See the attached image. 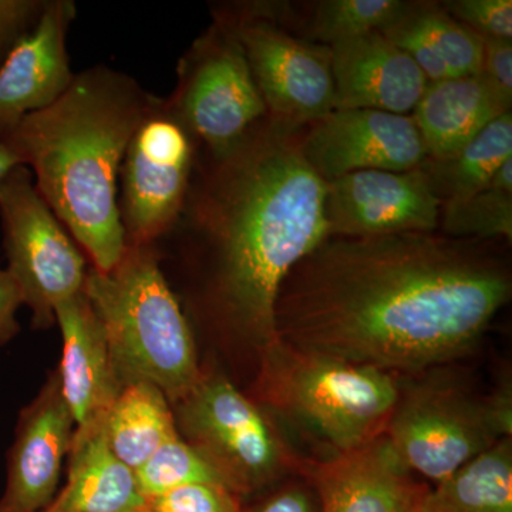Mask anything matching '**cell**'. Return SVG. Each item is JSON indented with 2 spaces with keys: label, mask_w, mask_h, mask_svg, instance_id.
<instances>
[{
  "label": "cell",
  "mask_w": 512,
  "mask_h": 512,
  "mask_svg": "<svg viewBox=\"0 0 512 512\" xmlns=\"http://www.w3.org/2000/svg\"><path fill=\"white\" fill-rule=\"evenodd\" d=\"M0 224L8 272L35 329L52 328L57 305L82 291L86 258L19 165L0 184Z\"/></svg>",
  "instance_id": "cell-8"
},
{
  "label": "cell",
  "mask_w": 512,
  "mask_h": 512,
  "mask_svg": "<svg viewBox=\"0 0 512 512\" xmlns=\"http://www.w3.org/2000/svg\"><path fill=\"white\" fill-rule=\"evenodd\" d=\"M399 394L383 436L404 467L439 484L505 437H512L511 383L483 396L439 367L417 373Z\"/></svg>",
  "instance_id": "cell-6"
},
{
  "label": "cell",
  "mask_w": 512,
  "mask_h": 512,
  "mask_svg": "<svg viewBox=\"0 0 512 512\" xmlns=\"http://www.w3.org/2000/svg\"><path fill=\"white\" fill-rule=\"evenodd\" d=\"M299 476L315 487L322 512H414L429 491L414 481L383 434L326 460L303 458Z\"/></svg>",
  "instance_id": "cell-15"
},
{
  "label": "cell",
  "mask_w": 512,
  "mask_h": 512,
  "mask_svg": "<svg viewBox=\"0 0 512 512\" xmlns=\"http://www.w3.org/2000/svg\"><path fill=\"white\" fill-rule=\"evenodd\" d=\"M505 109L480 74L458 76L427 84L412 119L419 130L427 160L443 161Z\"/></svg>",
  "instance_id": "cell-20"
},
{
  "label": "cell",
  "mask_w": 512,
  "mask_h": 512,
  "mask_svg": "<svg viewBox=\"0 0 512 512\" xmlns=\"http://www.w3.org/2000/svg\"><path fill=\"white\" fill-rule=\"evenodd\" d=\"M134 473L146 500L188 484H218L229 488L220 471L181 436L165 443Z\"/></svg>",
  "instance_id": "cell-26"
},
{
  "label": "cell",
  "mask_w": 512,
  "mask_h": 512,
  "mask_svg": "<svg viewBox=\"0 0 512 512\" xmlns=\"http://www.w3.org/2000/svg\"><path fill=\"white\" fill-rule=\"evenodd\" d=\"M306 127L266 116L224 153L200 150L180 217L160 241L201 266L208 318L258 353L278 340L286 275L329 237L325 183L303 157Z\"/></svg>",
  "instance_id": "cell-2"
},
{
  "label": "cell",
  "mask_w": 512,
  "mask_h": 512,
  "mask_svg": "<svg viewBox=\"0 0 512 512\" xmlns=\"http://www.w3.org/2000/svg\"><path fill=\"white\" fill-rule=\"evenodd\" d=\"M19 165L22 164L19 163L18 158L13 156L9 148L0 141V184H2L3 180H5L16 167H19Z\"/></svg>",
  "instance_id": "cell-34"
},
{
  "label": "cell",
  "mask_w": 512,
  "mask_h": 512,
  "mask_svg": "<svg viewBox=\"0 0 512 512\" xmlns=\"http://www.w3.org/2000/svg\"><path fill=\"white\" fill-rule=\"evenodd\" d=\"M299 477L274 485L245 512H322L315 487L305 477Z\"/></svg>",
  "instance_id": "cell-31"
},
{
  "label": "cell",
  "mask_w": 512,
  "mask_h": 512,
  "mask_svg": "<svg viewBox=\"0 0 512 512\" xmlns=\"http://www.w3.org/2000/svg\"><path fill=\"white\" fill-rule=\"evenodd\" d=\"M72 0H46L39 22L0 66V140L30 114L52 106L73 82L67 35Z\"/></svg>",
  "instance_id": "cell-16"
},
{
  "label": "cell",
  "mask_w": 512,
  "mask_h": 512,
  "mask_svg": "<svg viewBox=\"0 0 512 512\" xmlns=\"http://www.w3.org/2000/svg\"><path fill=\"white\" fill-rule=\"evenodd\" d=\"M67 460V483L47 511H147L136 473L113 453L107 441L106 417L89 426L76 427Z\"/></svg>",
  "instance_id": "cell-19"
},
{
  "label": "cell",
  "mask_w": 512,
  "mask_h": 512,
  "mask_svg": "<svg viewBox=\"0 0 512 512\" xmlns=\"http://www.w3.org/2000/svg\"><path fill=\"white\" fill-rule=\"evenodd\" d=\"M215 19L242 46L269 117L306 127L335 110L329 49L289 35L252 6H221Z\"/></svg>",
  "instance_id": "cell-11"
},
{
  "label": "cell",
  "mask_w": 512,
  "mask_h": 512,
  "mask_svg": "<svg viewBox=\"0 0 512 512\" xmlns=\"http://www.w3.org/2000/svg\"><path fill=\"white\" fill-rule=\"evenodd\" d=\"M106 436L113 453L136 471L181 434L167 396L140 380L121 387L106 416Z\"/></svg>",
  "instance_id": "cell-21"
},
{
  "label": "cell",
  "mask_w": 512,
  "mask_h": 512,
  "mask_svg": "<svg viewBox=\"0 0 512 512\" xmlns=\"http://www.w3.org/2000/svg\"><path fill=\"white\" fill-rule=\"evenodd\" d=\"M174 406L185 441L220 471L239 497L301 474L303 458L289 446L274 416L221 373L202 372Z\"/></svg>",
  "instance_id": "cell-7"
},
{
  "label": "cell",
  "mask_w": 512,
  "mask_h": 512,
  "mask_svg": "<svg viewBox=\"0 0 512 512\" xmlns=\"http://www.w3.org/2000/svg\"><path fill=\"white\" fill-rule=\"evenodd\" d=\"M302 151L323 183L357 171L402 173L427 160L412 116L367 109H335L309 124Z\"/></svg>",
  "instance_id": "cell-13"
},
{
  "label": "cell",
  "mask_w": 512,
  "mask_h": 512,
  "mask_svg": "<svg viewBox=\"0 0 512 512\" xmlns=\"http://www.w3.org/2000/svg\"><path fill=\"white\" fill-rule=\"evenodd\" d=\"M402 0H325L316 8L313 37L325 45L383 32L403 15Z\"/></svg>",
  "instance_id": "cell-25"
},
{
  "label": "cell",
  "mask_w": 512,
  "mask_h": 512,
  "mask_svg": "<svg viewBox=\"0 0 512 512\" xmlns=\"http://www.w3.org/2000/svg\"><path fill=\"white\" fill-rule=\"evenodd\" d=\"M200 144L167 97L154 96L120 168L126 245H157L174 227L200 158Z\"/></svg>",
  "instance_id": "cell-9"
},
{
  "label": "cell",
  "mask_w": 512,
  "mask_h": 512,
  "mask_svg": "<svg viewBox=\"0 0 512 512\" xmlns=\"http://www.w3.org/2000/svg\"><path fill=\"white\" fill-rule=\"evenodd\" d=\"M414 512H427V511H423V510H420V508H417V510Z\"/></svg>",
  "instance_id": "cell-35"
},
{
  "label": "cell",
  "mask_w": 512,
  "mask_h": 512,
  "mask_svg": "<svg viewBox=\"0 0 512 512\" xmlns=\"http://www.w3.org/2000/svg\"><path fill=\"white\" fill-rule=\"evenodd\" d=\"M204 153H224L268 116L242 46L227 23L198 37L178 62L167 97Z\"/></svg>",
  "instance_id": "cell-10"
},
{
  "label": "cell",
  "mask_w": 512,
  "mask_h": 512,
  "mask_svg": "<svg viewBox=\"0 0 512 512\" xmlns=\"http://www.w3.org/2000/svg\"><path fill=\"white\" fill-rule=\"evenodd\" d=\"M146 512H148V510Z\"/></svg>",
  "instance_id": "cell-37"
},
{
  "label": "cell",
  "mask_w": 512,
  "mask_h": 512,
  "mask_svg": "<svg viewBox=\"0 0 512 512\" xmlns=\"http://www.w3.org/2000/svg\"><path fill=\"white\" fill-rule=\"evenodd\" d=\"M335 109H367L409 116L429 80L382 32L329 46Z\"/></svg>",
  "instance_id": "cell-17"
},
{
  "label": "cell",
  "mask_w": 512,
  "mask_h": 512,
  "mask_svg": "<svg viewBox=\"0 0 512 512\" xmlns=\"http://www.w3.org/2000/svg\"><path fill=\"white\" fill-rule=\"evenodd\" d=\"M494 256L436 232L328 237L282 282L276 336L392 375L468 355L511 298Z\"/></svg>",
  "instance_id": "cell-1"
},
{
  "label": "cell",
  "mask_w": 512,
  "mask_h": 512,
  "mask_svg": "<svg viewBox=\"0 0 512 512\" xmlns=\"http://www.w3.org/2000/svg\"><path fill=\"white\" fill-rule=\"evenodd\" d=\"M46 0H0V66L39 22Z\"/></svg>",
  "instance_id": "cell-30"
},
{
  "label": "cell",
  "mask_w": 512,
  "mask_h": 512,
  "mask_svg": "<svg viewBox=\"0 0 512 512\" xmlns=\"http://www.w3.org/2000/svg\"><path fill=\"white\" fill-rule=\"evenodd\" d=\"M252 399L298 424L335 454L382 436L399 394V376L276 340L259 353Z\"/></svg>",
  "instance_id": "cell-5"
},
{
  "label": "cell",
  "mask_w": 512,
  "mask_h": 512,
  "mask_svg": "<svg viewBox=\"0 0 512 512\" xmlns=\"http://www.w3.org/2000/svg\"><path fill=\"white\" fill-rule=\"evenodd\" d=\"M83 289L106 333L121 384L143 380L173 406L183 400L202 372L158 245H128L109 272L87 269Z\"/></svg>",
  "instance_id": "cell-4"
},
{
  "label": "cell",
  "mask_w": 512,
  "mask_h": 512,
  "mask_svg": "<svg viewBox=\"0 0 512 512\" xmlns=\"http://www.w3.org/2000/svg\"><path fill=\"white\" fill-rule=\"evenodd\" d=\"M62 332L60 389L76 427L89 426L109 413L121 384L106 333L84 289L64 299L55 311Z\"/></svg>",
  "instance_id": "cell-18"
},
{
  "label": "cell",
  "mask_w": 512,
  "mask_h": 512,
  "mask_svg": "<svg viewBox=\"0 0 512 512\" xmlns=\"http://www.w3.org/2000/svg\"><path fill=\"white\" fill-rule=\"evenodd\" d=\"M440 224L451 238H512V191L488 185L485 190L444 202Z\"/></svg>",
  "instance_id": "cell-27"
},
{
  "label": "cell",
  "mask_w": 512,
  "mask_h": 512,
  "mask_svg": "<svg viewBox=\"0 0 512 512\" xmlns=\"http://www.w3.org/2000/svg\"><path fill=\"white\" fill-rule=\"evenodd\" d=\"M512 158V113L491 121L454 156L421 165L443 202L461 200L485 190L498 168Z\"/></svg>",
  "instance_id": "cell-23"
},
{
  "label": "cell",
  "mask_w": 512,
  "mask_h": 512,
  "mask_svg": "<svg viewBox=\"0 0 512 512\" xmlns=\"http://www.w3.org/2000/svg\"><path fill=\"white\" fill-rule=\"evenodd\" d=\"M148 512H245L241 497L218 484H188L148 498Z\"/></svg>",
  "instance_id": "cell-28"
},
{
  "label": "cell",
  "mask_w": 512,
  "mask_h": 512,
  "mask_svg": "<svg viewBox=\"0 0 512 512\" xmlns=\"http://www.w3.org/2000/svg\"><path fill=\"white\" fill-rule=\"evenodd\" d=\"M156 94L111 67L74 74L52 106L2 138L92 268L109 272L126 252L119 177L128 143Z\"/></svg>",
  "instance_id": "cell-3"
},
{
  "label": "cell",
  "mask_w": 512,
  "mask_h": 512,
  "mask_svg": "<svg viewBox=\"0 0 512 512\" xmlns=\"http://www.w3.org/2000/svg\"><path fill=\"white\" fill-rule=\"evenodd\" d=\"M74 431L76 423L53 370L19 414L0 512H43L55 501Z\"/></svg>",
  "instance_id": "cell-14"
},
{
  "label": "cell",
  "mask_w": 512,
  "mask_h": 512,
  "mask_svg": "<svg viewBox=\"0 0 512 512\" xmlns=\"http://www.w3.org/2000/svg\"><path fill=\"white\" fill-rule=\"evenodd\" d=\"M443 201L423 167L410 171H357L325 181L329 237L367 238L436 232Z\"/></svg>",
  "instance_id": "cell-12"
},
{
  "label": "cell",
  "mask_w": 512,
  "mask_h": 512,
  "mask_svg": "<svg viewBox=\"0 0 512 512\" xmlns=\"http://www.w3.org/2000/svg\"><path fill=\"white\" fill-rule=\"evenodd\" d=\"M443 9L483 39H512L511 0H451Z\"/></svg>",
  "instance_id": "cell-29"
},
{
  "label": "cell",
  "mask_w": 512,
  "mask_h": 512,
  "mask_svg": "<svg viewBox=\"0 0 512 512\" xmlns=\"http://www.w3.org/2000/svg\"><path fill=\"white\" fill-rule=\"evenodd\" d=\"M427 512H512V437L471 458L419 505Z\"/></svg>",
  "instance_id": "cell-22"
},
{
  "label": "cell",
  "mask_w": 512,
  "mask_h": 512,
  "mask_svg": "<svg viewBox=\"0 0 512 512\" xmlns=\"http://www.w3.org/2000/svg\"><path fill=\"white\" fill-rule=\"evenodd\" d=\"M481 77L505 109L512 103V43L511 40L483 39Z\"/></svg>",
  "instance_id": "cell-32"
},
{
  "label": "cell",
  "mask_w": 512,
  "mask_h": 512,
  "mask_svg": "<svg viewBox=\"0 0 512 512\" xmlns=\"http://www.w3.org/2000/svg\"><path fill=\"white\" fill-rule=\"evenodd\" d=\"M404 16L454 77L480 73L483 37L448 15L443 6L409 3Z\"/></svg>",
  "instance_id": "cell-24"
},
{
  "label": "cell",
  "mask_w": 512,
  "mask_h": 512,
  "mask_svg": "<svg viewBox=\"0 0 512 512\" xmlns=\"http://www.w3.org/2000/svg\"><path fill=\"white\" fill-rule=\"evenodd\" d=\"M23 305L15 279L8 269L0 268V348L18 336V311Z\"/></svg>",
  "instance_id": "cell-33"
},
{
  "label": "cell",
  "mask_w": 512,
  "mask_h": 512,
  "mask_svg": "<svg viewBox=\"0 0 512 512\" xmlns=\"http://www.w3.org/2000/svg\"><path fill=\"white\" fill-rule=\"evenodd\" d=\"M43 512H50V511H47V510H46V511H43Z\"/></svg>",
  "instance_id": "cell-36"
}]
</instances>
